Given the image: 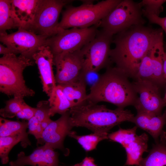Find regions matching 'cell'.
Returning a JSON list of instances; mask_svg holds the SVG:
<instances>
[{
  "label": "cell",
  "mask_w": 166,
  "mask_h": 166,
  "mask_svg": "<svg viewBox=\"0 0 166 166\" xmlns=\"http://www.w3.org/2000/svg\"><path fill=\"white\" fill-rule=\"evenodd\" d=\"M137 128L136 126L127 129L120 128L108 135L110 140L120 143L125 149L127 160L124 165L138 166L143 153L148 152V136L144 133L137 135Z\"/></svg>",
  "instance_id": "cell-10"
},
{
  "label": "cell",
  "mask_w": 166,
  "mask_h": 166,
  "mask_svg": "<svg viewBox=\"0 0 166 166\" xmlns=\"http://www.w3.org/2000/svg\"><path fill=\"white\" fill-rule=\"evenodd\" d=\"M132 84L134 90L139 96L133 105L137 112L154 116L161 115L166 103L161 97L159 87L146 81L136 80Z\"/></svg>",
  "instance_id": "cell-13"
},
{
  "label": "cell",
  "mask_w": 166,
  "mask_h": 166,
  "mask_svg": "<svg viewBox=\"0 0 166 166\" xmlns=\"http://www.w3.org/2000/svg\"><path fill=\"white\" fill-rule=\"evenodd\" d=\"M162 59L163 62L164 77L166 83V52L165 51L163 54Z\"/></svg>",
  "instance_id": "cell-35"
},
{
  "label": "cell",
  "mask_w": 166,
  "mask_h": 166,
  "mask_svg": "<svg viewBox=\"0 0 166 166\" xmlns=\"http://www.w3.org/2000/svg\"><path fill=\"white\" fill-rule=\"evenodd\" d=\"M113 36L102 30H98L95 37L81 50L84 62L82 73L98 72L108 64L110 59Z\"/></svg>",
  "instance_id": "cell-9"
},
{
  "label": "cell",
  "mask_w": 166,
  "mask_h": 166,
  "mask_svg": "<svg viewBox=\"0 0 166 166\" xmlns=\"http://www.w3.org/2000/svg\"><path fill=\"white\" fill-rule=\"evenodd\" d=\"M40 0H11L13 12L20 28L25 29L32 23Z\"/></svg>",
  "instance_id": "cell-19"
},
{
  "label": "cell",
  "mask_w": 166,
  "mask_h": 166,
  "mask_svg": "<svg viewBox=\"0 0 166 166\" xmlns=\"http://www.w3.org/2000/svg\"><path fill=\"white\" fill-rule=\"evenodd\" d=\"M58 154L46 144L37 147L33 152L26 156L22 151L16 160L9 163L10 166H59Z\"/></svg>",
  "instance_id": "cell-17"
},
{
  "label": "cell",
  "mask_w": 166,
  "mask_h": 166,
  "mask_svg": "<svg viewBox=\"0 0 166 166\" xmlns=\"http://www.w3.org/2000/svg\"><path fill=\"white\" fill-rule=\"evenodd\" d=\"M151 23L159 25L164 31L166 35V17L161 18L154 15H149L146 17ZM166 49V43L164 49Z\"/></svg>",
  "instance_id": "cell-32"
},
{
  "label": "cell",
  "mask_w": 166,
  "mask_h": 166,
  "mask_svg": "<svg viewBox=\"0 0 166 166\" xmlns=\"http://www.w3.org/2000/svg\"><path fill=\"white\" fill-rule=\"evenodd\" d=\"M33 60L20 55H3L0 58V91L14 97L23 99L33 96L35 92L26 85L23 73L27 67L33 65Z\"/></svg>",
  "instance_id": "cell-4"
},
{
  "label": "cell",
  "mask_w": 166,
  "mask_h": 166,
  "mask_svg": "<svg viewBox=\"0 0 166 166\" xmlns=\"http://www.w3.org/2000/svg\"><path fill=\"white\" fill-rule=\"evenodd\" d=\"M25 102L23 99L15 97L6 101V105L0 110V115L2 117L12 118L16 117L21 110Z\"/></svg>",
  "instance_id": "cell-28"
},
{
  "label": "cell",
  "mask_w": 166,
  "mask_h": 166,
  "mask_svg": "<svg viewBox=\"0 0 166 166\" xmlns=\"http://www.w3.org/2000/svg\"><path fill=\"white\" fill-rule=\"evenodd\" d=\"M27 128L28 123L25 120L13 121L0 118V137L20 136L29 140Z\"/></svg>",
  "instance_id": "cell-23"
},
{
  "label": "cell",
  "mask_w": 166,
  "mask_h": 166,
  "mask_svg": "<svg viewBox=\"0 0 166 166\" xmlns=\"http://www.w3.org/2000/svg\"><path fill=\"white\" fill-rule=\"evenodd\" d=\"M73 127L69 110L61 115L57 120L52 121L44 130L42 138L38 144H46L54 149L64 151V140Z\"/></svg>",
  "instance_id": "cell-15"
},
{
  "label": "cell",
  "mask_w": 166,
  "mask_h": 166,
  "mask_svg": "<svg viewBox=\"0 0 166 166\" xmlns=\"http://www.w3.org/2000/svg\"><path fill=\"white\" fill-rule=\"evenodd\" d=\"M72 166H97L94 163V159L91 157H86L82 161Z\"/></svg>",
  "instance_id": "cell-33"
},
{
  "label": "cell",
  "mask_w": 166,
  "mask_h": 166,
  "mask_svg": "<svg viewBox=\"0 0 166 166\" xmlns=\"http://www.w3.org/2000/svg\"><path fill=\"white\" fill-rule=\"evenodd\" d=\"M47 38L21 28L14 33L0 35V42L16 55L20 54L32 60L33 55L39 48L46 45Z\"/></svg>",
  "instance_id": "cell-11"
},
{
  "label": "cell",
  "mask_w": 166,
  "mask_h": 166,
  "mask_svg": "<svg viewBox=\"0 0 166 166\" xmlns=\"http://www.w3.org/2000/svg\"><path fill=\"white\" fill-rule=\"evenodd\" d=\"M0 54L3 55L10 54H14L16 55L15 53L12 50L6 47L2 44H0Z\"/></svg>",
  "instance_id": "cell-34"
},
{
  "label": "cell",
  "mask_w": 166,
  "mask_h": 166,
  "mask_svg": "<svg viewBox=\"0 0 166 166\" xmlns=\"http://www.w3.org/2000/svg\"><path fill=\"white\" fill-rule=\"evenodd\" d=\"M121 0H102L96 4L93 1L83 0L80 6H67L62 13L58 29L84 28L97 25Z\"/></svg>",
  "instance_id": "cell-5"
},
{
  "label": "cell",
  "mask_w": 166,
  "mask_h": 166,
  "mask_svg": "<svg viewBox=\"0 0 166 166\" xmlns=\"http://www.w3.org/2000/svg\"><path fill=\"white\" fill-rule=\"evenodd\" d=\"M163 42L156 45L144 57L134 78L152 82L160 88L166 83L163 71Z\"/></svg>",
  "instance_id": "cell-12"
},
{
  "label": "cell",
  "mask_w": 166,
  "mask_h": 166,
  "mask_svg": "<svg viewBox=\"0 0 166 166\" xmlns=\"http://www.w3.org/2000/svg\"><path fill=\"white\" fill-rule=\"evenodd\" d=\"M48 101L50 107L49 113L50 117L53 116L56 114L61 115L73 107L57 85L52 97Z\"/></svg>",
  "instance_id": "cell-24"
},
{
  "label": "cell",
  "mask_w": 166,
  "mask_h": 166,
  "mask_svg": "<svg viewBox=\"0 0 166 166\" xmlns=\"http://www.w3.org/2000/svg\"><path fill=\"white\" fill-rule=\"evenodd\" d=\"M107 132H94L90 134L79 136L75 132L71 131L68 136L76 139L86 151L95 149L101 141L108 139Z\"/></svg>",
  "instance_id": "cell-26"
},
{
  "label": "cell",
  "mask_w": 166,
  "mask_h": 166,
  "mask_svg": "<svg viewBox=\"0 0 166 166\" xmlns=\"http://www.w3.org/2000/svg\"><path fill=\"white\" fill-rule=\"evenodd\" d=\"M28 134L34 136L37 141L40 139L42 136L44 130L41 124V122L34 116L28 121Z\"/></svg>",
  "instance_id": "cell-30"
},
{
  "label": "cell",
  "mask_w": 166,
  "mask_h": 166,
  "mask_svg": "<svg viewBox=\"0 0 166 166\" xmlns=\"http://www.w3.org/2000/svg\"><path fill=\"white\" fill-rule=\"evenodd\" d=\"M128 77L116 66L108 67L91 87L86 100L96 104L109 102L123 108L134 105L138 97Z\"/></svg>",
  "instance_id": "cell-2"
},
{
  "label": "cell",
  "mask_w": 166,
  "mask_h": 166,
  "mask_svg": "<svg viewBox=\"0 0 166 166\" xmlns=\"http://www.w3.org/2000/svg\"><path fill=\"white\" fill-rule=\"evenodd\" d=\"M165 2L166 0H143L138 3L145 17L149 15L159 16L163 10V5Z\"/></svg>",
  "instance_id": "cell-27"
},
{
  "label": "cell",
  "mask_w": 166,
  "mask_h": 166,
  "mask_svg": "<svg viewBox=\"0 0 166 166\" xmlns=\"http://www.w3.org/2000/svg\"><path fill=\"white\" fill-rule=\"evenodd\" d=\"M37 64L42 84L43 91L49 97H52L57 85L53 69V57L49 47L43 46L33 57Z\"/></svg>",
  "instance_id": "cell-16"
},
{
  "label": "cell",
  "mask_w": 166,
  "mask_h": 166,
  "mask_svg": "<svg viewBox=\"0 0 166 166\" xmlns=\"http://www.w3.org/2000/svg\"><path fill=\"white\" fill-rule=\"evenodd\" d=\"M149 154L137 166H166V133L164 131Z\"/></svg>",
  "instance_id": "cell-21"
},
{
  "label": "cell",
  "mask_w": 166,
  "mask_h": 166,
  "mask_svg": "<svg viewBox=\"0 0 166 166\" xmlns=\"http://www.w3.org/2000/svg\"><path fill=\"white\" fill-rule=\"evenodd\" d=\"M20 27L13 12L11 0H0V35L7 34V30Z\"/></svg>",
  "instance_id": "cell-22"
},
{
  "label": "cell",
  "mask_w": 166,
  "mask_h": 166,
  "mask_svg": "<svg viewBox=\"0 0 166 166\" xmlns=\"http://www.w3.org/2000/svg\"><path fill=\"white\" fill-rule=\"evenodd\" d=\"M73 126L84 127L93 132H107L114 126L131 122L134 115L130 110L117 108L114 110L86 100L69 110Z\"/></svg>",
  "instance_id": "cell-3"
},
{
  "label": "cell",
  "mask_w": 166,
  "mask_h": 166,
  "mask_svg": "<svg viewBox=\"0 0 166 166\" xmlns=\"http://www.w3.org/2000/svg\"><path fill=\"white\" fill-rule=\"evenodd\" d=\"M57 85L73 107L79 105L86 101L88 94L86 92L85 76H82L73 82Z\"/></svg>",
  "instance_id": "cell-20"
},
{
  "label": "cell",
  "mask_w": 166,
  "mask_h": 166,
  "mask_svg": "<svg viewBox=\"0 0 166 166\" xmlns=\"http://www.w3.org/2000/svg\"><path fill=\"white\" fill-rule=\"evenodd\" d=\"M36 111V108L31 107L25 103L16 117L18 119L28 121L34 116Z\"/></svg>",
  "instance_id": "cell-31"
},
{
  "label": "cell",
  "mask_w": 166,
  "mask_h": 166,
  "mask_svg": "<svg viewBox=\"0 0 166 166\" xmlns=\"http://www.w3.org/2000/svg\"><path fill=\"white\" fill-rule=\"evenodd\" d=\"M84 62L81 49L53 57V64L56 70L55 78L57 85L73 82L85 76L82 74Z\"/></svg>",
  "instance_id": "cell-14"
},
{
  "label": "cell",
  "mask_w": 166,
  "mask_h": 166,
  "mask_svg": "<svg viewBox=\"0 0 166 166\" xmlns=\"http://www.w3.org/2000/svg\"><path fill=\"white\" fill-rule=\"evenodd\" d=\"M163 99H164V100L165 101V102L166 103V92L165 94L164 97L163 98Z\"/></svg>",
  "instance_id": "cell-36"
},
{
  "label": "cell",
  "mask_w": 166,
  "mask_h": 166,
  "mask_svg": "<svg viewBox=\"0 0 166 166\" xmlns=\"http://www.w3.org/2000/svg\"><path fill=\"white\" fill-rule=\"evenodd\" d=\"M131 122L134 123L137 127L148 132L156 143L164 132L163 128L166 124V109L161 115L158 116L137 112Z\"/></svg>",
  "instance_id": "cell-18"
},
{
  "label": "cell",
  "mask_w": 166,
  "mask_h": 166,
  "mask_svg": "<svg viewBox=\"0 0 166 166\" xmlns=\"http://www.w3.org/2000/svg\"><path fill=\"white\" fill-rule=\"evenodd\" d=\"M72 1L40 0L32 23L24 29L49 38L59 31L58 22L63 8Z\"/></svg>",
  "instance_id": "cell-8"
},
{
  "label": "cell",
  "mask_w": 166,
  "mask_h": 166,
  "mask_svg": "<svg viewBox=\"0 0 166 166\" xmlns=\"http://www.w3.org/2000/svg\"><path fill=\"white\" fill-rule=\"evenodd\" d=\"M138 3L132 0L121 2L97 25L102 30L114 36L135 25H144Z\"/></svg>",
  "instance_id": "cell-6"
},
{
  "label": "cell",
  "mask_w": 166,
  "mask_h": 166,
  "mask_svg": "<svg viewBox=\"0 0 166 166\" xmlns=\"http://www.w3.org/2000/svg\"><path fill=\"white\" fill-rule=\"evenodd\" d=\"M98 28L96 25L84 28L59 30L56 34L47 39L46 45L53 57L80 50L95 37Z\"/></svg>",
  "instance_id": "cell-7"
},
{
  "label": "cell",
  "mask_w": 166,
  "mask_h": 166,
  "mask_svg": "<svg viewBox=\"0 0 166 166\" xmlns=\"http://www.w3.org/2000/svg\"><path fill=\"white\" fill-rule=\"evenodd\" d=\"M50 108L48 101L42 100L39 101L36 107V111L34 116L40 122L50 119Z\"/></svg>",
  "instance_id": "cell-29"
},
{
  "label": "cell",
  "mask_w": 166,
  "mask_h": 166,
  "mask_svg": "<svg viewBox=\"0 0 166 166\" xmlns=\"http://www.w3.org/2000/svg\"><path fill=\"white\" fill-rule=\"evenodd\" d=\"M161 28L139 25L132 26L113 36L115 47L110 53V61L134 78L142 60L156 45L163 42Z\"/></svg>",
  "instance_id": "cell-1"
},
{
  "label": "cell",
  "mask_w": 166,
  "mask_h": 166,
  "mask_svg": "<svg viewBox=\"0 0 166 166\" xmlns=\"http://www.w3.org/2000/svg\"><path fill=\"white\" fill-rule=\"evenodd\" d=\"M19 142H21V146L24 148L31 145L29 140L21 136L0 137V157L2 164H6L9 162L8 156L10 151Z\"/></svg>",
  "instance_id": "cell-25"
}]
</instances>
